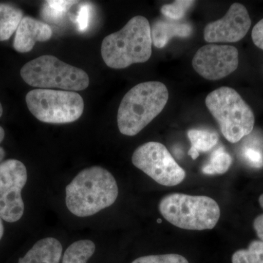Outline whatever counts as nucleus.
Wrapping results in <instances>:
<instances>
[{
	"instance_id": "f257e3e1",
	"label": "nucleus",
	"mask_w": 263,
	"mask_h": 263,
	"mask_svg": "<svg viewBox=\"0 0 263 263\" xmlns=\"http://www.w3.org/2000/svg\"><path fill=\"white\" fill-rule=\"evenodd\" d=\"M66 205L79 217L94 215L117 200L119 189L115 178L100 166L81 171L66 187Z\"/></svg>"
},
{
	"instance_id": "f03ea898",
	"label": "nucleus",
	"mask_w": 263,
	"mask_h": 263,
	"mask_svg": "<svg viewBox=\"0 0 263 263\" xmlns=\"http://www.w3.org/2000/svg\"><path fill=\"white\" fill-rule=\"evenodd\" d=\"M152 53L150 24L142 15L133 17L121 30L109 34L102 43V57L110 68L124 69L143 63Z\"/></svg>"
},
{
	"instance_id": "7ed1b4c3",
	"label": "nucleus",
	"mask_w": 263,
	"mask_h": 263,
	"mask_svg": "<svg viewBox=\"0 0 263 263\" xmlns=\"http://www.w3.org/2000/svg\"><path fill=\"white\" fill-rule=\"evenodd\" d=\"M165 85L159 81H147L132 88L124 95L117 114L119 131L134 136L162 111L168 101Z\"/></svg>"
},
{
	"instance_id": "20e7f679",
	"label": "nucleus",
	"mask_w": 263,
	"mask_h": 263,
	"mask_svg": "<svg viewBox=\"0 0 263 263\" xmlns=\"http://www.w3.org/2000/svg\"><path fill=\"white\" fill-rule=\"evenodd\" d=\"M162 216L173 226L189 230H212L220 218V208L212 197L172 193L159 204Z\"/></svg>"
},
{
	"instance_id": "39448f33",
	"label": "nucleus",
	"mask_w": 263,
	"mask_h": 263,
	"mask_svg": "<svg viewBox=\"0 0 263 263\" xmlns=\"http://www.w3.org/2000/svg\"><path fill=\"white\" fill-rule=\"evenodd\" d=\"M205 103L230 143H238L253 130V111L235 89L222 86L214 90L208 95Z\"/></svg>"
},
{
	"instance_id": "423d86ee",
	"label": "nucleus",
	"mask_w": 263,
	"mask_h": 263,
	"mask_svg": "<svg viewBox=\"0 0 263 263\" xmlns=\"http://www.w3.org/2000/svg\"><path fill=\"white\" fill-rule=\"evenodd\" d=\"M21 76L29 86L43 89L82 91L89 84V76L85 71L51 55H43L26 63Z\"/></svg>"
},
{
	"instance_id": "0eeeda50",
	"label": "nucleus",
	"mask_w": 263,
	"mask_h": 263,
	"mask_svg": "<svg viewBox=\"0 0 263 263\" xmlns=\"http://www.w3.org/2000/svg\"><path fill=\"white\" fill-rule=\"evenodd\" d=\"M29 111L41 122L67 124L82 116L84 100L76 91L37 89L26 96Z\"/></svg>"
},
{
	"instance_id": "6e6552de",
	"label": "nucleus",
	"mask_w": 263,
	"mask_h": 263,
	"mask_svg": "<svg viewBox=\"0 0 263 263\" xmlns=\"http://www.w3.org/2000/svg\"><path fill=\"white\" fill-rule=\"evenodd\" d=\"M132 162L137 168L163 186H176L186 177L184 170L167 148L158 142H148L138 147L133 153Z\"/></svg>"
},
{
	"instance_id": "1a4fd4ad",
	"label": "nucleus",
	"mask_w": 263,
	"mask_h": 263,
	"mask_svg": "<svg viewBox=\"0 0 263 263\" xmlns=\"http://www.w3.org/2000/svg\"><path fill=\"white\" fill-rule=\"evenodd\" d=\"M27 181V171L21 161L0 162V216L7 222H15L23 216L22 191Z\"/></svg>"
},
{
	"instance_id": "9d476101",
	"label": "nucleus",
	"mask_w": 263,
	"mask_h": 263,
	"mask_svg": "<svg viewBox=\"0 0 263 263\" xmlns=\"http://www.w3.org/2000/svg\"><path fill=\"white\" fill-rule=\"evenodd\" d=\"M239 53L234 46L209 44L197 50L193 57V67L199 75L207 80L224 79L237 70Z\"/></svg>"
},
{
	"instance_id": "9b49d317",
	"label": "nucleus",
	"mask_w": 263,
	"mask_h": 263,
	"mask_svg": "<svg viewBox=\"0 0 263 263\" xmlns=\"http://www.w3.org/2000/svg\"><path fill=\"white\" fill-rule=\"evenodd\" d=\"M252 20L245 5L234 3L222 18L208 24L204 39L208 43H235L245 37Z\"/></svg>"
},
{
	"instance_id": "f8f14e48",
	"label": "nucleus",
	"mask_w": 263,
	"mask_h": 263,
	"mask_svg": "<svg viewBox=\"0 0 263 263\" xmlns=\"http://www.w3.org/2000/svg\"><path fill=\"white\" fill-rule=\"evenodd\" d=\"M52 34V29L48 24L25 16L15 32L13 47L20 53H27L32 51L36 43L49 41Z\"/></svg>"
},
{
	"instance_id": "ddd939ff",
	"label": "nucleus",
	"mask_w": 263,
	"mask_h": 263,
	"mask_svg": "<svg viewBox=\"0 0 263 263\" xmlns=\"http://www.w3.org/2000/svg\"><path fill=\"white\" fill-rule=\"evenodd\" d=\"M192 32V26L180 21L159 20L151 27L152 43L158 48H164L173 37H187Z\"/></svg>"
},
{
	"instance_id": "4468645a",
	"label": "nucleus",
	"mask_w": 263,
	"mask_h": 263,
	"mask_svg": "<svg viewBox=\"0 0 263 263\" xmlns=\"http://www.w3.org/2000/svg\"><path fill=\"white\" fill-rule=\"evenodd\" d=\"M62 246L54 238H45L38 240L18 263H60Z\"/></svg>"
},
{
	"instance_id": "2eb2a0df",
	"label": "nucleus",
	"mask_w": 263,
	"mask_h": 263,
	"mask_svg": "<svg viewBox=\"0 0 263 263\" xmlns=\"http://www.w3.org/2000/svg\"><path fill=\"white\" fill-rule=\"evenodd\" d=\"M187 136L191 143L188 155L196 160L200 152H207L217 144L219 136L217 133L208 129H190Z\"/></svg>"
},
{
	"instance_id": "dca6fc26",
	"label": "nucleus",
	"mask_w": 263,
	"mask_h": 263,
	"mask_svg": "<svg viewBox=\"0 0 263 263\" xmlns=\"http://www.w3.org/2000/svg\"><path fill=\"white\" fill-rule=\"evenodd\" d=\"M23 18L22 10L13 5L0 3V41L9 40Z\"/></svg>"
},
{
	"instance_id": "f3484780",
	"label": "nucleus",
	"mask_w": 263,
	"mask_h": 263,
	"mask_svg": "<svg viewBox=\"0 0 263 263\" xmlns=\"http://www.w3.org/2000/svg\"><path fill=\"white\" fill-rule=\"evenodd\" d=\"M95 249V243L91 240H78L66 249L62 263H86L94 254Z\"/></svg>"
},
{
	"instance_id": "a211bd4d",
	"label": "nucleus",
	"mask_w": 263,
	"mask_h": 263,
	"mask_svg": "<svg viewBox=\"0 0 263 263\" xmlns=\"http://www.w3.org/2000/svg\"><path fill=\"white\" fill-rule=\"evenodd\" d=\"M233 158L223 147L212 152L209 162L202 167L204 174H224L230 169Z\"/></svg>"
},
{
	"instance_id": "6ab92c4d",
	"label": "nucleus",
	"mask_w": 263,
	"mask_h": 263,
	"mask_svg": "<svg viewBox=\"0 0 263 263\" xmlns=\"http://www.w3.org/2000/svg\"><path fill=\"white\" fill-rule=\"evenodd\" d=\"M233 263H263V241L253 240L248 249H240L233 254Z\"/></svg>"
},
{
	"instance_id": "aec40b11",
	"label": "nucleus",
	"mask_w": 263,
	"mask_h": 263,
	"mask_svg": "<svg viewBox=\"0 0 263 263\" xmlns=\"http://www.w3.org/2000/svg\"><path fill=\"white\" fill-rule=\"evenodd\" d=\"M76 1H47L43 5L42 16L45 20L52 23H58L62 20L67 10Z\"/></svg>"
},
{
	"instance_id": "412c9836",
	"label": "nucleus",
	"mask_w": 263,
	"mask_h": 263,
	"mask_svg": "<svg viewBox=\"0 0 263 263\" xmlns=\"http://www.w3.org/2000/svg\"><path fill=\"white\" fill-rule=\"evenodd\" d=\"M194 3V1H176L173 4L163 5L161 8V12L170 20L181 21L186 14L189 8Z\"/></svg>"
},
{
	"instance_id": "4be33fe9",
	"label": "nucleus",
	"mask_w": 263,
	"mask_h": 263,
	"mask_svg": "<svg viewBox=\"0 0 263 263\" xmlns=\"http://www.w3.org/2000/svg\"><path fill=\"white\" fill-rule=\"evenodd\" d=\"M132 263H189L187 259L177 254L148 255L135 259Z\"/></svg>"
},
{
	"instance_id": "5701e85b",
	"label": "nucleus",
	"mask_w": 263,
	"mask_h": 263,
	"mask_svg": "<svg viewBox=\"0 0 263 263\" xmlns=\"http://www.w3.org/2000/svg\"><path fill=\"white\" fill-rule=\"evenodd\" d=\"M243 157L252 167L260 168L263 166V156L258 149L247 147L243 151Z\"/></svg>"
},
{
	"instance_id": "b1692460",
	"label": "nucleus",
	"mask_w": 263,
	"mask_h": 263,
	"mask_svg": "<svg viewBox=\"0 0 263 263\" xmlns=\"http://www.w3.org/2000/svg\"><path fill=\"white\" fill-rule=\"evenodd\" d=\"M90 13H91V8L89 5H84L81 7L77 17H76V23L78 24V27L80 31L86 30L88 24H89Z\"/></svg>"
},
{
	"instance_id": "393cba45",
	"label": "nucleus",
	"mask_w": 263,
	"mask_h": 263,
	"mask_svg": "<svg viewBox=\"0 0 263 263\" xmlns=\"http://www.w3.org/2000/svg\"><path fill=\"white\" fill-rule=\"evenodd\" d=\"M252 41L257 47L263 50V18L253 27L252 32Z\"/></svg>"
},
{
	"instance_id": "a878e982",
	"label": "nucleus",
	"mask_w": 263,
	"mask_h": 263,
	"mask_svg": "<svg viewBox=\"0 0 263 263\" xmlns=\"http://www.w3.org/2000/svg\"><path fill=\"white\" fill-rule=\"evenodd\" d=\"M259 203L263 209V194L259 197ZM253 228L259 240L263 241V214L254 219Z\"/></svg>"
},
{
	"instance_id": "bb28decb",
	"label": "nucleus",
	"mask_w": 263,
	"mask_h": 263,
	"mask_svg": "<svg viewBox=\"0 0 263 263\" xmlns=\"http://www.w3.org/2000/svg\"><path fill=\"white\" fill-rule=\"evenodd\" d=\"M5 136V130L3 127L0 126V143L3 142V140H4ZM5 157V152L4 148L3 147L0 146V162H2V161L4 160Z\"/></svg>"
},
{
	"instance_id": "cd10ccee",
	"label": "nucleus",
	"mask_w": 263,
	"mask_h": 263,
	"mask_svg": "<svg viewBox=\"0 0 263 263\" xmlns=\"http://www.w3.org/2000/svg\"><path fill=\"white\" fill-rule=\"evenodd\" d=\"M3 234H4V226H3V219L0 216V240L3 238Z\"/></svg>"
},
{
	"instance_id": "c85d7f7f",
	"label": "nucleus",
	"mask_w": 263,
	"mask_h": 263,
	"mask_svg": "<svg viewBox=\"0 0 263 263\" xmlns=\"http://www.w3.org/2000/svg\"><path fill=\"white\" fill-rule=\"evenodd\" d=\"M3 105H2L1 103H0V117L3 116Z\"/></svg>"
}]
</instances>
